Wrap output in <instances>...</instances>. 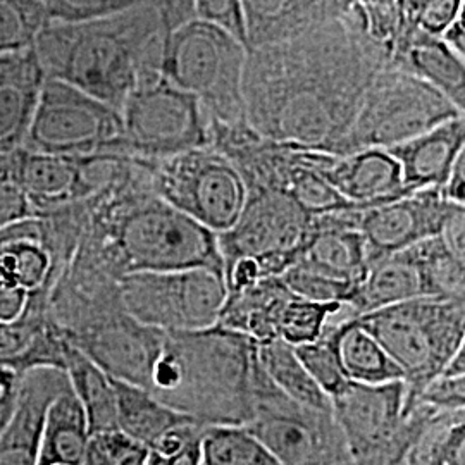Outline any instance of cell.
Returning a JSON list of instances; mask_svg holds the SVG:
<instances>
[{"mask_svg":"<svg viewBox=\"0 0 465 465\" xmlns=\"http://www.w3.org/2000/svg\"><path fill=\"white\" fill-rule=\"evenodd\" d=\"M440 374L441 376H465V345L450 359Z\"/></svg>","mask_w":465,"mask_h":465,"instance_id":"53","label":"cell"},{"mask_svg":"<svg viewBox=\"0 0 465 465\" xmlns=\"http://www.w3.org/2000/svg\"><path fill=\"white\" fill-rule=\"evenodd\" d=\"M465 0H430L426 2L411 26L424 34L441 36L450 25L464 13Z\"/></svg>","mask_w":465,"mask_h":465,"instance_id":"45","label":"cell"},{"mask_svg":"<svg viewBox=\"0 0 465 465\" xmlns=\"http://www.w3.org/2000/svg\"><path fill=\"white\" fill-rule=\"evenodd\" d=\"M459 207L464 205L445 199L440 188H426L357 211L369 262L440 236Z\"/></svg>","mask_w":465,"mask_h":465,"instance_id":"16","label":"cell"},{"mask_svg":"<svg viewBox=\"0 0 465 465\" xmlns=\"http://www.w3.org/2000/svg\"><path fill=\"white\" fill-rule=\"evenodd\" d=\"M195 17L223 26L247 47L240 0H195Z\"/></svg>","mask_w":465,"mask_h":465,"instance_id":"46","label":"cell"},{"mask_svg":"<svg viewBox=\"0 0 465 465\" xmlns=\"http://www.w3.org/2000/svg\"><path fill=\"white\" fill-rule=\"evenodd\" d=\"M357 0H240L247 50L276 45L345 16Z\"/></svg>","mask_w":465,"mask_h":465,"instance_id":"19","label":"cell"},{"mask_svg":"<svg viewBox=\"0 0 465 465\" xmlns=\"http://www.w3.org/2000/svg\"><path fill=\"white\" fill-rule=\"evenodd\" d=\"M255 341L219 324L164 331L142 390L207 426H243L252 414Z\"/></svg>","mask_w":465,"mask_h":465,"instance_id":"4","label":"cell"},{"mask_svg":"<svg viewBox=\"0 0 465 465\" xmlns=\"http://www.w3.org/2000/svg\"><path fill=\"white\" fill-rule=\"evenodd\" d=\"M390 66L431 84L465 113V59L432 35L416 26H401L390 50Z\"/></svg>","mask_w":465,"mask_h":465,"instance_id":"20","label":"cell"},{"mask_svg":"<svg viewBox=\"0 0 465 465\" xmlns=\"http://www.w3.org/2000/svg\"><path fill=\"white\" fill-rule=\"evenodd\" d=\"M440 412H462L465 409V376H434L412 400ZM411 403V405H412Z\"/></svg>","mask_w":465,"mask_h":465,"instance_id":"41","label":"cell"},{"mask_svg":"<svg viewBox=\"0 0 465 465\" xmlns=\"http://www.w3.org/2000/svg\"><path fill=\"white\" fill-rule=\"evenodd\" d=\"M207 424L190 420L167 432L147 453L145 465H202V434Z\"/></svg>","mask_w":465,"mask_h":465,"instance_id":"38","label":"cell"},{"mask_svg":"<svg viewBox=\"0 0 465 465\" xmlns=\"http://www.w3.org/2000/svg\"><path fill=\"white\" fill-rule=\"evenodd\" d=\"M312 216L280 192L250 190L230 230L217 232L224 267L238 259H255L266 278L282 276L299 259Z\"/></svg>","mask_w":465,"mask_h":465,"instance_id":"14","label":"cell"},{"mask_svg":"<svg viewBox=\"0 0 465 465\" xmlns=\"http://www.w3.org/2000/svg\"><path fill=\"white\" fill-rule=\"evenodd\" d=\"M293 293L280 276L259 280L247 288L228 293L217 324L242 332L255 343L278 338V319Z\"/></svg>","mask_w":465,"mask_h":465,"instance_id":"25","label":"cell"},{"mask_svg":"<svg viewBox=\"0 0 465 465\" xmlns=\"http://www.w3.org/2000/svg\"><path fill=\"white\" fill-rule=\"evenodd\" d=\"M420 261L428 297L465 299V261L447 247L441 236L414 245Z\"/></svg>","mask_w":465,"mask_h":465,"instance_id":"33","label":"cell"},{"mask_svg":"<svg viewBox=\"0 0 465 465\" xmlns=\"http://www.w3.org/2000/svg\"><path fill=\"white\" fill-rule=\"evenodd\" d=\"M126 155L66 157L19 149L0 155V171L11 176L32 202L36 216L84 202L107 183Z\"/></svg>","mask_w":465,"mask_h":465,"instance_id":"15","label":"cell"},{"mask_svg":"<svg viewBox=\"0 0 465 465\" xmlns=\"http://www.w3.org/2000/svg\"><path fill=\"white\" fill-rule=\"evenodd\" d=\"M430 0H400V28L411 26L419 9Z\"/></svg>","mask_w":465,"mask_h":465,"instance_id":"52","label":"cell"},{"mask_svg":"<svg viewBox=\"0 0 465 465\" xmlns=\"http://www.w3.org/2000/svg\"><path fill=\"white\" fill-rule=\"evenodd\" d=\"M282 465H334L350 460L332 412L286 397L259 366L252 376V414L243 424Z\"/></svg>","mask_w":465,"mask_h":465,"instance_id":"9","label":"cell"},{"mask_svg":"<svg viewBox=\"0 0 465 465\" xmlns=\"http://www.w3.org/2000/svg\"><path fill=\"white\" fill-rule=\"evenodd\" d=\"M386 150L399 163L401 184L407 193L441 188L453 163L465 150V114L451 117Z\"/></svg>","mask_w":465,"mask_h":465,"instance_id":"21","label":"cell"},{"mask_svg":"<svg viewBox=\"0 0 465 465\" xmlns=\"http://www.w3.org/2000/svg\"><path fill=\"white\" fill-rule=\"evenodd\" d=\"M44 82L34 47L0 54V155L23 147Z\"/></svg>","mask_w":465,"mask_h":465,"instance_id":"23","label":"cell"},{"mask_svg":"<svg viewBox=\"0 0 465 465\" xmlns=\"http://www.w3.org/2000/svg\"><path fill=\"white\" fill-rule=\"evenodd\" d=\"M428 297L416 247L380 257L367 266L366 276L347 305L351 316L378 311L405 300Z\"/></svg>","mask_w":465,"mask_h":465,"instance_id":"24","label":"cell"},{"mask_svg":"<svg viewBox=\"0 0 465 465\" xmlns=\"http://www.w3.org/2000/svg\"><path fill=\"white\" fill-rule=\"evenodd\" d=\"M361 7L371 36L391 50L400 30V0H362Z\"/></svg>","mask_w":465,"mask_h":465,"instance_id":"43","label":"cell"},{"mask_svg":"<svg viewBox=\"0 0 465 465\" xmlns=\"http://www.w3.org/2000/svg\"><path fill=\"white\" fill-rule=\"evenodd\" d=\"M88 441L86 414L69 386L50 401L36 465H84Z\"/></svg>","mask_w":465,"mask_h":465,"instance_id":"26","label":"cell"},{"mask_svg":"<svg viewBox=\"0 0 465 465\" xmlns=\"http://www.w3.org/2000/svg\"><path fill=\"white\" fill-rule=\"evenodd\" d=\"M123 155L164 159L184 150L211 147V119L192 94L169 84L163 73L134 86L121 109Z\"/></svg>","mask_w":465,"mask_h":465,"instance_id":"10","label":"cell"},{"mask_svg":"<svg viewBox=\"0 0 465 465\" xmlns=\"http://www.w3.org/2000/svg\"><path fill=\"white\" fill-rule=\"evenodd\" d=\"M202 465H282L245 426H205Z\"/></svg>","mask_w":465,"mask_h":465,"instance_id":"31","label":"cell"},{"mask_svg":"<svg viewBox=\"0 0 465 465\" xmlns=\"http://www.w3.org/2000/svg\"><path fill=\"white\" fill-rule=\"evenodd\" d=\"M440 236L457 257L465 261V205L451 214Z\"/></svg>","mask_w":465,"mask_h":465,"instance_id":"49","label":"cell"},{"mask_svg":"<svg viewBox=\"0 0 465 465\" xmlns=\"http://www.w3.org/2000/svg\"><path fill=\"white\" fill-rule=\"evenodd\" d=\"M353 317L400 367L405 407L465 345V299L419 297Z\"/></svg>","mask_w":465,"mask_h":465,"instance_id":"5","label":"cell"},{"mask_svg":"<svg viewBox=\"0 0 465 465\" xmlns=\"http://www.w3.org/2000/svg\"><path fill=\"white\" fill-rule=\"evenodd\" d=\"M407 465H465V412L436 417L420 434Z\"/></svg>","mask_w":465,"mask_h":465,"instance_id":"32","label":"cell"},{"mask_svg":"<svg viewBox=\"0 0 465 465\" xmlns=\"http://www.w3.org/2000/svg\"><path fill=\"white\" fill-rule=\"evenodd\" d=\"M440 190L445 199L465 205V150L453 163L449 178Z\"/></svg>","mask_w":465,"mask_h":465,"instance_id":"50","label":"cell"},{"mask_svg":"<svg viewBox=\"0 0 465 465\" xmlns=\"http://www.w3.org/2000/svg\"><path fill=\"white\" fill-rule=\"evenodd\" d=\"M334 317L332 330L336 353L340 367L349 381L382 384L403 380L395 361L388 355L381 343L355 321V317L347 316L340 321H334Z\"/></svg>","mask_w":465,"mask_h":465,"instance_id":"27","label":"cell"},{"mask_svg":"<svg viewBox=\"0 0 465 465\" xmlns=\"http://www.w3.org/2000/svg\"><path fill=\"white\" fill-rule=\"evenodd\" d=\"M25 374H21L13 367L0 364V434L9 424L16 409L19 384Z\"/></svg>","mask_w":465,"mask_h":465,"instance_id":"47","label":"cell"},{"mask_svg":"<svg viewBox=\"0 0 465 465\" xmlns=\"http://www.w3.org/2000/svg\"><path fill=\"white\" fill-rule=\"evenodd\" d=\"M47 23L42 0H0V54L34 47Z\"/></svg>","mask_w":465,"mask_h":465,"instance_id":"35","label":"cell"},{"mask_svg":"<svg viewBox=\"0 0 465 465\" xmlns=\"http://www.w3.org/2000/svg\"><path fill=\"white\" fill-rule=\"evenodd\" d=\"M49 23H78L111 16L145 0H42Z\"/></svg>","mask_w":465,"mask_h":465,"instance_id":"40","label":"cell"},{"mask_svg":"<svg viewBox=\"0 0 465 465\" xmlns=\"http://www.w3.org/2000/svg\"><path fill=\"white\" fill-rule=\"evenodd\" d=\"M149 449L121 431L90 434L84 465H145Z\"/></svg>","mask_w":465,"mask_h":465,"instance_id":"39","label":"cell"},{"mask_svg":"<svg viewBox=\"0 0 465 465\" xmlns=\"http://www.w3.org/2000/svg\"><path fill=\"white\" fill-rule=\"evenodd\" d=\"M303 150L305 163L345 199L372 207L409 195L397 159L386 149H364L347 155Z\"/></svg>","mask_w":465,"mask_h":465,"instance_id":"17","label":"cell"},{"mask_svg":"<svg viewBox=\"0 0 465 465\" xmlns=\"http://www.w3.org/2000/svg\"><path fill=\"white\" fill-rule=\"evenodd\" d=\"M330 400L353 465H407L420 434L436 417L450 414L419 401L405 409L403 380L349 381Z\"/></svg>","mask_w":465,"mask_h":465,"instance_id":"7","label":"cell"},{"mask_svg":"<svg viewBox=\"0 0 465 465\" xmlns=\"http://www.w3.org/2000/svg\"><path fill=\"white\" fill-rule=\"evenodd\" d=\"M157 9L167 34L195 17V0H145Z\"/></svg>","mask_w":465,"mask_h":465,"instance_id":"48","label":"cell"},{"mask_svg":"<svg viewBox=\"0 0 465 465\" xmlns=\"http://www.w3.org/2000/svg\"><path fill=\"white\" fill-rule=\"evenodd\" d=\"M32 217H36V213L26 193L11 176L0 171V232Z\"/></svg>","mask_w":465,"mask_h":465,"instance_id":"44","label":"cell"},{"mask_svg":"<svg viewBox=\"0 0 465 465\" xmlns=\"http://www.w3.org/2000/svg\"><path fill=\"white\" fill-rule=\"evenodd\" d=\"M255 357L272 384L300 405L331 412V400L300 362L295 349L280 338L255 343Z\"/></svg>","mask_w":465,"mask_h":465,"instance_id":"30","label":"cell"},{"mask_svg":"<svg viewBox=\"0 0 465 465\" xmlns=\"http://www.w3.org/2000/svg\"><path fill=\"white\" fill-rule=\"evenodd\" d=\"M357 2H359V4H361V2H362V0H357Z\"/></svg>","mask_w":465,"mask_h":465,"instance_id":"54","label":"cell"},{"mask_svg":"<svg viewBox=\"0 0 465 465\" xmlns=\"http://www.w3.org/2000/svg\"><path fill=\"white\" fill-rule=\"evenodd\" d=\"M49 314L26 317L15 324H0V364L13 367L17 359L28 350L35 336L45 326Z\"/></svg>","mask_w":465,"mask_h":465,"instance_id":"42","label":"cell"},{"mask_svg":"<svg viewBox=\"0 0 465 465\" xmlns=\"http://www.w3.org/2000/svg\"><path fill=\"white\" fill-rule=\"evenodd\" d=\"M116 109L71 84L45 78L23 149L66 157L123 155Z\"/></svg>","mask_w":465,"mask_h":465,"instance_id":"12","label":"cell"},{"mask_svg":"<svg viewBox=\"0 0 465 465\" xmlns=\"http://www.w3.org/2000/svg\"><path fill=\"white\" fill-rule=\"evenodd\" d=\"M297 262H305L332 276L361 284L366 276L369 259L366 242L357 230V211L312 216L311 232L300 250Z\"/></svg>","mask_w":465,"mask_h":465,"instance_id":"22","label":"cell"},{"mask_svg":"<svg viewBox=\"0 0 465 465\" xmlns=\"http://www.w3.org/2000/svg\"><path fill=\"white\" fill-rule=\"evenodd\" d=\"M293 349L300 362L330 399L349 382L338 361L332 319L317 340Z\"/></svg>","mask_w":465,"mask_h":465,"instance_id":"37","label":"cell"},{"mask_svg":"<svg viewBox=\"0 0 465 465\" xmlns=\"http://www.w3.org/2000/svg\"><path fill=\"white\" fill-rule=\"evenodd\" d=\"M450 49L453 50L457 55L465 59V23L464 13L457 17L449 28L440 36Z\"/></svg>","mask_w":465,"mask_h":465,"instance_id":"51","label":"cell"},{"mask_svg":"<svg viewBox=\"0 0 465 465\" xmlns=\"http://www.w3.org/2000/svg\"><path fill=\"white\" fill-rule=\"evenodd\" d=\"M386 66L390 49L371 36L357 4L292 40L247 50L245 116L271 142L331 153Z\"/></svg>","mask_w":465,"mask_h":465,"instance_id":"1","label":"cell"},{"mask_svg":"<svg viewBox=\"0 0 465 465\" xmlns=\"http://www.w3.org/2000/svg\"><path fill=\"white\" fill-rule=\"evenodd\" d=\"M166 35L157 9L140 4L111 16L47 23L34 49L45 78L71 84L121 114L134 86L161 73Z\"/></svg>","mask_w":465,"mask_h":465,"instance_id":"3","label":"cell"},{"mask_svg":"<svg viewBox=\"0 0 465 465\" xmlns=\"http://www.w3.org/2000/svg\"><path fill=\"white\" fill-rule=\"evenodd\" d=\"M128 314L164 331L214 326L228 297L224 274L207 267L167 272H134L121 278Z\"/></svg>","mask_w":465,"mask_h":465,"instance_id":"13","label":"cell"},{"mask_svg":"<svg viewBox=\"0 0 465 465\" xmlns=\"http://www.w3.org/2000/svg\"><path fill=\"white\" fill-rule=\"evenodd\" d=\"M343 307L336 302H314L293 293L286 300L278 319V338L292 347L311 343Z\"/></svg>","mask_w":465,"mask_h":465,"instance_id":"34","label":"cell"},{"mask_svg":"<svg viewBox=\"0 0 465 465\" xmlns=\"http://www.w3.org/2000/svg\"><path fill=\"white\" fill-rule=\"evenodd\" d=\"M66 371L38 367L25 372L16 409L0 434V465H36L50 401L69 388Z\"/></svg>","mask_w":465,"mask_h":465,"instance_id":"18","label":"cell"},{"mask_svg":"<svg viewBox=\"0 0 465 465\" xmlns=\"http://www.w3.org/2000/svg\"><path fill=\"white\" fill-rule=\"evenodd\" d=\"M247 47L216 23L192 17L166 35L161 73L169 84L192 94L211 123H245L242 92Z\"/></svg>","mask_w":465,"mask_h":465,"instance_id":"6","label":"cell"},{"mask_svg":"<svg viewBox=\"0 0 465 465\" xmlns=\"http://www.w3.org/2000/svg\"><path fill=\"white\" fill-rule=\"evenodd\" d=\"M282 282L288 290L302 299L314 302H336L341 305H349L355 292L357 282L332 276L326 271L309 266L305 262H295L288 267L282 276Z\"/></svg>","mask_w":465,"mask_h":465,"instance_id":"36","label":"cell"},{"mask_svg":"<svg viewBox=\"0 0 465 465\" xmlns=\"http://www.w3.org/2000/svg\"><path fill=\"white\" fill-rule=\"evenodd\" d=\"M116 391L117 431L150 449L174 428L197 420L173 411L149 391L113 378Z\"/></svg>","mask_w":465,"mask_h":465,"instance_id":"29","label":"cell"},{"mask_svg":"<svg viewBox=\"0 0 465 465\" xmlns=\"http://www.w3.org/2000/svg\"><path fill=\"white\" fill-rule=\"evenodd\" d=\"M80 245L121 280L134 272L207 267L224 274L217 232L161 199L149 163L126 157L116 174L84 200Z\"/></svg>","mask_w":465,"mask_h":465,"instance_id":"2","label":"cell"},{"mask_svg":"<svg viewBox=\"0 0 465 465\" xmlns=\"http://www.w3.org/2000/svg\"><path fill=\"white\" fill-rule=\"evenodd\" d=\"M464 114L420 78L397 67H382L369 84L349 132L331 153L388 149Z\"/></svg>","mask_w":465,"mask_h":465,"instance_id":"8","label":"cell"},{"mask_svg":"<svg viewBox=\"0 0 465 465\" xmlns=\"http://www.w3.org/2000/svg\"><path fill=\"white\" fill-rule=\"evenodd\" d=\"M147 163L152 190L169 205L211 232H226L236 223L247 200V186L219 150H184Z\"/></svg>","mask_w":465,"mask_h":465,"instance_id":"11","label":"cell"},{"mask_svg":"<svg viewBox=\"0 0 465 465\" xmlns=\"http://www.w3.org/2000/svg\"><path fill=\"white\" fill-rule=\"evenodd\" d=\"M64 371L73 393L84 407L90 434L117 431L116 391L113 378L67 338L64 341Z\"/></svg>","mask_w":465,"mask_h":465,"instance_id":"28","label":"cell"}]
</instances>
